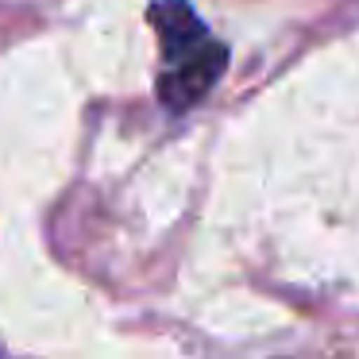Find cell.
Instances as JSON below:
<instances>
[{
  "instance_id": "1",
  "label": "cell",
  "mask_w": 359,
  "mask_h": 359,
  "mask_svg": "<svg viewBox=\"0 0 359 359\" xmlns=\"http://www.w3.org/2000/svg\"><path fill=\"white\" fill-rule=\"evenodd\" d=\"M228 70V47L217 39H205L201 47L186 50L178 58H166V70L158 78V101L170 112H186L217 86V78Z\"/></svg>"
},
{
  "instance_id": "2",
  "label": "cell",
  "mask_w": 359,
  "mask_h": 359,
  "mask_svg": "<svg viewBox=\"0 0 359 359\" xmlns=\"http://www.w3.org/2000/svg\"><path fill=\"white\" fill-rule=\"evenodd\" d=\"M151 24H155L158 43H163V58H178L186 50L201 47L205 39H212L186 0H155L151 4Z\"/></svg>"
}]
</instances>
